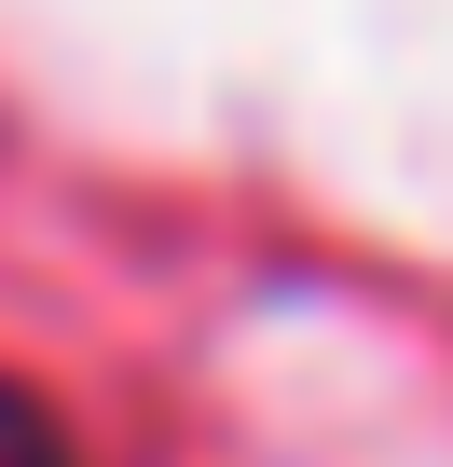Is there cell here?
I'll list each match as a JSON object with an SVG mask.
<instances>
[{
  "instance_id": "cell-1",
  "label": "cell",
  "mask_w": 453,
  "mask_h": 467,
  "mask_svg": "<svg viewBox=\"0 0 453 467\" xmlns=\"http://www.w3.org/2000/svg\"><path fill=\"white\" fill-rule=\"evenodd\" d=\"M0 467H56V440H42L28 412H0Z\"/></svg>"
}]
</instances>
